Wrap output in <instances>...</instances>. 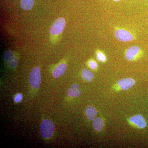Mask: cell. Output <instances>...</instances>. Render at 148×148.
Wrapping results in <instances>:
<instances>
[{"label": "cell", "mask_w": 148, "mask_h": 148, "mask_svg": "<svg viewBox=\"0 0 148 148\" xmlns=\"http://www.w3.org/2000/svg\"><path fill=\"white\" fill-rule=\"evenodd\" d=\"M78 85L75 84L72 85L70 88L67 90V93L70 97H77L81 94V92L79 90Z\"/></svg>", "instance_id": "obj_10"}, {"label": "cell", "mask_w": 148, "mask_h": 148, "mask_svg": "<svg viewBox=\"0 0 148 148\" xmlns=\"http://www.w3.org/2000/svg\"><path fill=\"white\" fill-rule=\"evenodd\" d=\"M35 0H21V6L24 10L32 9L34 4Z\"/></svg>", "instance_id": "obj_12"}, {"label": "cell", "mask_w": 148, "mask_h": 148, "mask_svg": "<svg viewBox=\"0 0 148 148\" xmlns=\"http://www.w3.org/2000/svg\"><path fill=\"white\" fill-rule=\"evenodd\" d=\"M130 121L140 128H144L147 126L145 119L141 115H136L132 116L130 119Z\"/></svg>", "instance_id": "obj_8"}, {"label": "cell", "mask_w": 148, "mask_h": 148, "mask_svg": "<svg viewBox=\"0 0 148 148\" xmlns=\"http://www.w3.org/2000/svg\"><path fill=\"white\" fill-rule=\"evenodd\" d=\"M141 52L140 47L137 46L131 47L126 51L125 57L128 61L134 60Z\"/></svg>", "instance_id": "obj_6"}, {"label": "cell", "mask_w": 148, "mask_h": 148, "mask_svg": "<svg viewBox=\"0 0 148 148\" xmlns=\"http://www.w3.org/2000/svg\"><path fill=\"white\" fill-rule=\"evenodd\" d=\"M135 81L130 78L123 79L117 82L119 87L123 90H126L130 88L135 84Z\"/></svg>", "instance_id": "obj_7"}, {"label": "cell", "mask_w": 148, "mask_h": 148, "mask_svg": "<svg viewBox=\"0 0 148 148\" xmlns=\"http://www.w3.org/2000/svg\"><path fill=\"white\" fill-rule=\"evenodd\" d=\"M115 1L118 2L119 1H120V0H114Z\"/></svg>", "instance_id": "obj_18"}, {"label": "cell", "mask_w": 148, "mask_h": 148, "mask_svg": "<svg viewBox=\"0 0 148 148\" xmlns=\"http://www.w3.org/2000/svg\"><path fill=\"white\" fill-rule=\"evenodd\" d=\"M82 76L84 79L88 82L91 81L93 78V74L87 69H85L82 70Z\"/></svg>", "instance_id": "obj_14"}, {"label": "cell", "mask_w": 148, "mask_h": 148, "mask_svg": "<svg viewBox=\"0 0 148 148\" xmlns=\"http://www.w3.org/2000/svg\"><path fill=\"white\" fill-rule=\"evenodd\" d=\"M5 61L11 68L15 69L18 64V60L16 56L11 50H7L4 54Z\"/></svg>", "instance_id": "obj_5"}, {"label": "cell", "mask_w": 148, "mask_h": 148, "mask_svg": "<svg viewBox=\"0 0 148 148\" xmlns=\"http://www.w3.org/2000/svg\"><path fill=\"white\" fill-rule=\"evenodd\" d=\"M104 125V122L100 118L97 117L95 119L92 123V127L97 131H99L103 128Z\"/></svg>", "instance_id": "obj_13"}, {"label": "cell", "mask_w": 148, "mask_h": 148, "mask_svg": "<svg viewBox=\"0 0 148 148\" xmlns=\"http://www.w3.org/2000/svg\"><path fill=\"white\" fill-rule=\"evenodd\" d=\"M114 35L117 39L124 42L131 41L134 39L131 33L124 29H117L115 32Z\"/></svg>", "instance_id": "obj_4"}, {"label": "cell", "mask_w": 148, "mask_h": 148, "mask_svg": "<svg viewBox=\"0 0 148 148\" xmlns=\"http://www.w3.org/2000/svg\"><path fill=\"white\" fill-rule=\"evenodd\" d=\"M55 125L50 120L45 119L42 122L40 126V132L43 138H50L53 135Z\"/></svg>", "instance_id": "obj_1"}, {"label": "cell", "mask_w": 148, "mask_h": 148, "mask_svg": "<svg viewBox=\"0 0 148 148\" xmlns=\"http://www.w3.org/2000/svg\"><path fill=\"white\" fill-rule=\"evenodd\" d=\"M97 58L99 61L102 62H105L106 60V56L101 52H98L97 53Z\"/></svg>", "instance_id": "obj_15"}, {"label": "cell", "mask_w": 148, "mask_h": 148, "mask_svg": "<svg viewBox=\"0 0 148 148\" xmlns=\"http://www.w3.org/2000/svg\"><path fill=\"white\" fill-rule=\"evenodd\" d=\"M88 65L92 69H95L97 67V64L94 61H90L88 63Z\"/></svg>", "instance_id": "obj_16"}, {"label": "cell", "mask_w": 148, "mask_h": 148, "mask_svg": "<svg viewBox=\"0 0 148 148\" xmlns=\"http://www.w3.org/2000/svg\"><path fill=\"white\" fill-rule=\"evenodd\" d=\"M14 101L16 102H18L22 99V95L20 94H17L14 97Z\"/></svg>", "instance_id": "obj_17"}, {"label": "cell", "mask_w": 148, "mask_h": 148, "mask_svg": "<svg viewBox=\"0 0 148 148\" xmlns=\"http://www.w3.org/2000/svg\"><path fill=\"white\" fill-rule=\"evenodd\" d=\"M41 82L40 69L39 67H34L31 71L29 75V83L33 88L38 89L40 85Z\"/></svg>", "instance_id": "obj_2"}, {"label": "cell", "mask_w": 148, "mask_h": 148, "mask_svg": "<svg viewBox=\"0 0 148 148\" xmlns=\"http://www.w3.org/2000/svg\"><path fill=\"white\" fill-rule=\"evenodd\" d=\"M97 113V110L92 106H89L86 109L85 114L89 120L91 121L94 119Z\"/></svg>", "instance_id": "obj_11"}, {"label": "cell", "mask_w": 148, "mask_h": 148, "mask_svg": "<svg viewBox=\"0 0 148 148\" xmlns=\"http://www.w3.org/2000/svg\"><path fill=\"white\" fill-rule=\"evenodd\" d=\"M66 22L63 18H59L56 20L50 28V34L53 36L61 34L66 27Z\"/></svg>", "instance_id": "obj_3"}, {"label": "cell", "mask_w": 148, "mask_h": 148, "mask_svg": "<svg viewBox=\"0 0 148 148\" xmlns=\"http://www.w3.org/2000/svg\"><path fill=\"white\" fill-rule=\"evenodd\" d=\"M67 69V66L65 64H60L54 69L53 76L54 78H58L63 75Z\"/></svg>", "instance_id": "obj_9"}]
</instances>
